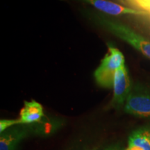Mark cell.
<instances>
[{"label":"cell","instance_id":"6da1fadb","mask_svg":"<svg viewBox=\"0 0 150 150\" xmlns=\"http://www.w3.org/2000/svg\"><path fill=\"white\" fill-rule=\"evenodd\" d=\"M95 21L116 36L122 39L150 59V40L126 24L108 18L102 13L96 14Z\"/></svg>","mask_w":150,"mask_h":150},{"label":"cell","instance_id":"7a4b0ae2","mask_svg":"<svg viewBox=\"0 0 150 150\" xmlns=\"http://www.w3.org/2000/svg\"><path fill=\"white\" fill-rule=\"evenodd\" d=\"M125 65L123 54L118 49L109 45L107 54L94 73L97 83L101 87L111 88L116 71Z\"/></svg>","mask_w":150,"mask_h":150},{"label":"cell","instance_id":"3957f363","mask_svg":"<svg viewBox=\"0 0 150 150\" xmlns=\"http://www.w3.org/2000/svg\"><path fill=\"white\" fill-rule=\"evenodd\" d=\"M125 111L138 117L150 118V90L140 84L132 86L125 104Z\"/></svg>","mask_w":150,"mask_h":150},{"label":"cell","instance_id":"277c9868","mask_svg":"<svg viewBox=\"0 0 150 150\" xmlns=\"http://www.w3.org/2000/svg\"><path fill=\"white\" fill-rule=\"evenodd\" d=\"M112 88L113 97L111 104L115 107H121L125 105L132 88L128 70L125 65L116 71Z\"/></svg>","mask_w":150,"mask_h":150},{"label":"cell","instance_id":"5b68a950","mask_svg":"<svg viewBox=\"0 0 150 150\" xmlns=\"http://www.w3.org/2000/svg\"><path fill=\"white\" fill-rule=\"evenodd\" d=\"M81 2L87 4L97 9L102 13L110 16H118L122 15H134V16H145L148 15L147 12L141 10L124 6L117 3L108 0H77Z\"/></svg>","mask_w":150,"mask_h":150},{"label":"cell","instance_id":"8992f818","mask_svg":"<svg viewBox=\"0 0 150 150\" xmlns=\"http://www.w3.org/2000/svg\"><path fill=\"white\" fill-rule=\"evenodd\" d=\"M27 134V130L22 127H12L8 129L1 134L0 150H17L20 142Z\"/></svg>","mask_w":150,"mask_h":150},{"label":"cell","instance_id":"52a82bcc","mask_svg":"<svg viewBox=\"0 0 150 150\" xmlns=\"http://www.w3.org/2000/svg\"><path fill=\"white\" fill-rule=\"evenodd\" d=\"M44 116L42 106L35 100L24 101V106L20 110L19 120L20 125H27L40 122Z\"/></svg>","mask_w":150,"mask_h":150},{"label":"cell","instance_id":"ba28073f","mask_svg":"<svg viewBox=\"0 0 150 150\" xmlns=\"http://www.w3.org/2000/svg\"><path fill=\"white\" fill-rule=\"evenodd\" d=\"M129 145L136 146L142 150H150V125L133 131L129 136Z\"/></svg>","mask_w":150,"mask_h":150},{"label":"cell","instance_id":"9c48e42d","mask_svg":"<svg viewBox=\"0 0 150 150\" xmlns=\"http://www.w3.org/2000/svg\"><path fill=\"white\" fill-rule=\"evenodd\" d=\"M20 125V122L18 120H1L0 121V133L2 134L4 131L11 128V127Z\"/></svg>","mask_w":150,"mask_h":150},{"label":"cell","instance_id":"30bf717a","mask_svg":"<svg viewBox=\"0 0 150 150\" xmlns=\"http://www.w3.org/2000/svg\"><path fill=\"white\" fill-rule=\"evenodd\" d=\"M134 3L150 15V0H132Z\"/></svg>","mask_w":150,"mask_h":150}]
</instances>
